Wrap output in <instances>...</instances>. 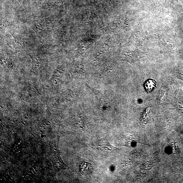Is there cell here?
<instances>
[{
    "label": "cell",
    "mask_w": 183,
    "mask_h": 183,
    "mask_svg": "<svg viewBox=\"0 0 183 183\" xmlns=\"http://www.w3.org/2000/svg\"><path fill=\"white\" fill-rule=\"evenodd\" d=\"M80 172L83 175H88L92 171V166L90 163L84 162L80 165Z\"/></svg>",
    "instance_id": "cell-2"
},
{
    "label": "cell",
    "mask_w": 183,
    "mask_h": 183,
    "mask_svg": "<svg viewBox=\"0 0 183 183\" xmlns=\"http://www.w3.org/2000/svg\"><path fill=\"white\" fill-rule=\"evenodd\" d=\"M157 86L155 81L152 80H149L146 81L145 87L146 91L150 93L155 89Z\"/></svg>",
    "instance_id": "cell-3"
},
{
    "label": "cell",
    "mask_w": 183,
    "mask_h": 183,
    "mask_svg": "<svg viewBox=\"0 0 183 183\" xmlns=\"http://www.w3.org/2000/svg\"><path fill=\"white\" fill-rule=\"evenodd\" d=\"M95 146L98 149L100 150L107 151H116L118 150L110 144L107 141H102L97 142L95 144Z\"/></svg>",
    "instance_id": "cell-1"
}]
</instances>
